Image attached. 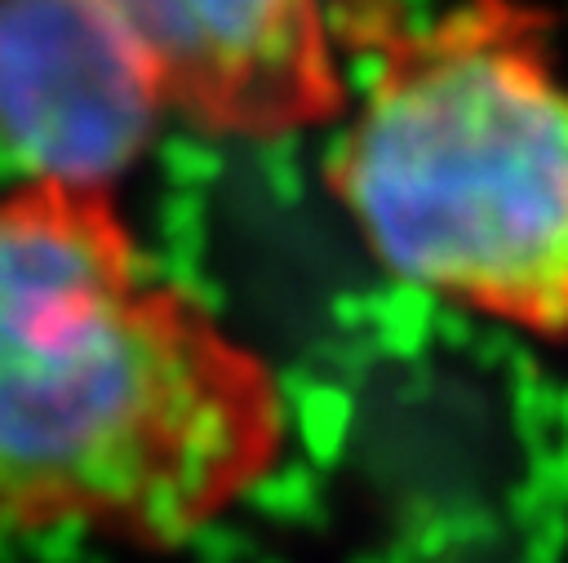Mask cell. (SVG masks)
<instances>
[{
    "label": "cell",
    "instance_id": "1",
    "mask_svg": "<svg viewBox=\"0 0 568 563\" xmlns=\"http://www.w3.org/2000/svg\"><path fill=\"white\" fill-rule=\"evenodd\" d=\"M288 452L275 368L160 275L111 186L0 191V528L178 550Z\"/></svg>",
    "mask_w": 568,
    "mask_h": 563
},
{
    "label": "cell",
    "instance_id": "2",
    "mask_svg": "<svg viewBox=\"0 0 568 563\" xmlns=\"http://www.w3.org/2000/svg\"><path fill=\"white\" fill-rule=\"evenodd\" d=\"M324 182L390 275L568 337V84L546 9L453 0L390 31Z\"/></svg>",
    "mask_w": 568,
    "mask_h": 563
},
{
    "label": "cell",
    "instance_id": "3",
    "mask_svg": "<svg viewBox=\"0 0 568 563\" xmlns=\"http://www.w3.org/2000/svg\"><path fill=\"white\" fill-rule=\"evenodd\" d=\"M146 98L213 137L280 142L351 106L320 0H67Z\"/></svg>",
    "mask_w": 568,
    "mask_h": 563
},
{
    "label": "cell",
    "instance_id": "4",
    "mask_svg": "<svg viewBox=\"0 0 568 563\" xmlns=\"http://www.w3.org/2000/svg\"><path fill=\"white\" fill-rule=\"evenodd\" d=\"M160 106L67 0H0V133L31 173L106 186Z\"/></svg>",
    "mask_w": 568,
    "mask_h": 563
}]
</instances>
